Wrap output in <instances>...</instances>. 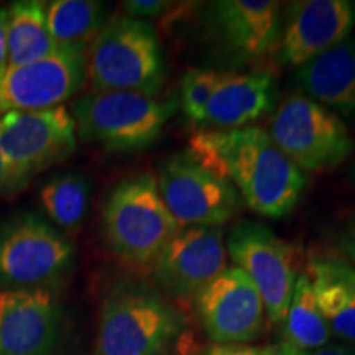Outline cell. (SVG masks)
<instances>
[{"mask_svg": "<svg viewBox=\"0 0 355 355\" xmlns=\"http://www.w3.org/2000/svg\"><path fill=\"white\" fill-rule=\"evenodd\" d=\"M188 152L230 181L252 211L270 219L291 214L308 181L260 127L201 130L191 137Z\"/></svg>", "mask_w": 355, "mask_h": 355, "instance_id": "cell-1", "label": "cell"}, {"mask_svg": "<svg viewBox=\"0 0 355 355\" xmlns=\"http://www.w3.org/2000/svg\"><path fill=\"white\" fill-rule=\"evenodd\" d=\"M184 324V314L158 288L122 279L102 300L96 355H165Z\"/></svg>", "mask_w": 355, "mask_h": 355, "instance_id": "cell-2", "label": "cell"}, {"mask_svg": "<svg viewBox=\"0 0 355 355\" xmlns=\"http://www.w3.org/2000/svg\"><path fill=\"white\" fill-rule=\"evenodd\" d=\"M166 63L150 21L117 15L107 20L87 50L92 91H121L157 97L165 86Z\"/></svg>", "mask_w": 355, "mask_h": 355, "instance_id": "cell-3", "label": "cell"}, {"mask_svg": "<svg viewBox=\"0 0 355 355\" xmlns=\"http://www.w3.org/2000/svg\"><path fill=\"white\" fill-rule=\"evenodd\" d=\"M102 227L112 254L135 268L153 266L181 229L159 196L152 173L127 178L110 191L102 209Z\"/></svg>", "mask_w": 355, "mask_h": 355, "instance_id": "cell-4", "label": "cell"}, {"mask_svg": "<svg viewBox=\"0 0 355 355\" xmlns=\"http://www.w3.org/2000/svg\"><path fill=\"white\" fill-rule=\"evenodd\" d=\"M176 101L121 91H91L71 105L78 139L105 152L133 153L152 146Z\"/></svg>", "mask_w": 355, "mask_h": 355, "instance_id": "cell-5", "label": "cell"}, {"mask_svg": "<svg viewBox=\"0 0 355 355\" xmlns=\"http://www.w3.org/2000/svg\"><path fill=\"white\" fill-rule=\"evenodd\" d=\"M74 265V247L50 220L19 212L0 222V285L55 290Z\"/></svg>", "mask_w": 355, "mask_h": 355, "instance_id": "cell-6", "label": "cell"}, {"mask_svg": "<svg viewBox=\"0 0 355 355\" xmlns=\"http://www.w3.org/2000/svg\"><path fill=\"white\" fill-rule=\"evenodd\" d=\"M266 133L303 173L334 170L355 150L343 119L300 92L279 104Z\"/></svg>", "mask_w": 355, "mask_h": 355, "instance_id": "cell-7", "label": "cell"}, {"mask_svg": "<svg viewBox=\"0 0 355 355\" xmlns=\"http://www.w3.org/2000/svg\"><path fill=\"white\" fill-rule=\"evenodd\" d=\"M155 178L159 196L180 227H220L242 209V198L234 184L189 152L165 159Z\"/></svg>", "mask_w": 355, "mask_h": 355, "instance_id": "cell-8", "label": "cell"}, {"mask_svg": "<svg viewBox=\"0 0 355 355\" xmlns=\"http://www.w3.org/2000/svg\"><path fill=\"white\" fill-rule=\"evenodd\" d=\"M76 122L64 105L0 115V150L21 189L76 152Z\"/></svg>", "mask_w": 355, "mask_h": 355, "instance_id": "cell-9", "label": "cell"}, {"mask_svg": "<svg viewBox=\"0 0 355 355\" xmlns=\"http://www.w3.org/2000/svg\"><path fill=\"white\" fill-rule=\"evenodd\" d=\"M225 248L259 290L270 321L283 324L296 285L293 248L257 220H241L230 229Z\"/></svg>", "mask_w": 355, "mask_h": 355, "instance_id": "cell-10", "label": "cell"}, {"mask_svg": "<svg viewBox=\"0 0 355 355\" xmlns=\"http://www.w3.org/2000/svg\"><path fill=\"white\" fill-rule=\"evenodd\" d=\"M198 316L214 344H248L265 331L259 290L237 266H227L194 298Z\"/></svg>", "mask_w": 355, "mask_h": 355, "instance_id": "cell-11", "label": "cell"}, {"mask_svg": "<svg viewBox=\"0 0 355 355\" xmlns=\"http://www.w3.org/2000/svg\"><path fill=\"white\" fill-rule=\"evenodd\" d=\"M87 81V51L58 50L7 71L0 84V115L60 107Z\"/></svg>", "mask_w": 355, "mask_h": 355, "instance_id": "cell-12", "label": "cell"}, {"mask_svg": "<svg viewBox=\"0 0 355 355\" xmlns=\"http://www.w3.org/2000/svg\"><path fill=\"white\" fill-rule=\"evenodd\" d=\"M227 268L220 227H181L153 263L157 285L171 298L194 300Z\"/></svg>", "mask_w": 355, "mask_h": 355, "instance_id": "cell-13", "label": "cell"}, {"mask_svg": "<svg viewBox=\"0 0 355 355\" xmlns=\"http://www.w3.org/2000/svg\"><path fill=\"white\" fill-rule=\"evenodd\" d=\"M355 26V2L301 0L290 3L278 40V63L301 68L350 37Z\"/></svg>", "mask_w": 355, "mask_h": 355, "instance_id": "cell-14", "label": "cell"}, {"mask_svg": "<svg viewBox=\"0 0 355 355\" xmlns=\"http://www.w3.org/2000/svg\"><path fill=\"white\" fill-rule=\"evenodd\" d=\"M60 327L55 290H0V355H51Z\"/></svg>", "mask_w": 355, "mask_h": 355, "instance_id": "cell-15", "label": "cell"}, {"mask_svg": "<svg viewBox=\"0 0 355 355\" xmlns=\"http://www.w3.org/2000/svg\"><path fill=\"white\" fill-rule=\"evenodd\" d=\"M207 26L229 58L252 61L268 55L279 40V3L272 0H219L207 8Z\"/></svg>", "mask_w": 355, "mask_h": 355, "instance_id": "cell-16", "label": "cell"}, {"mask_svg": "<svg viewBox=\"0 0 355 355\" xmlns=\"http://www.w3.org/2000/svg\"><path fill=\"white\" fill-rule=\"evenodd\" d=\"M275 102L277 81L273 74L219 71L214 92L199 123L212 130L248 127L272 112Z\"/></svg>", "mask_w": 355, "mask_h": 355, "instance_id": "cell-17", "label": "cell"}, {"mask_svg": "<svg viewBox=\"0 0 355 355\" xmlns=\"http://www.w3.org/2000/svg\"><path fill=\"white\" fill-rule=\"evenodd\" d=\"M295 84L337 117L355 121V37L350 35L331 50L298 68Z\"/></svg>", "mask_w": 355, "mask_h": 355, "instance_id": "cell-18", "label": "cell"}, {"mask_svg": "<svg viewBox=\"0 0 355 355\" xmlns=\"http://www.w3.org/2000/svg\"><path fill=\"white\" fill-rule=\"evenodd\" d=\"M309 279L331 334L355 345V266L339 259L316 257L309 261Z\"/></svg>", "mask_w": 355, "mask_h": 355, "instance_id": "cell-19", "label": "cell"}, {"mask_svg": "<svg viewBox=\"0 0 355 355\" xmlns=\"http://www.w3.org/2000/svg\"><path fill=\"white\" fill-rule=\"evenodd\" d=\"M8 69L19 68L58 51L46 21V2L19 0L7 7Z\"/></svg>", "mask_w": 355, "mask_h": 355, "instance_id": "cell-20", "label": "cell"}, {"mask_svg": "<svg viewBox=\"0 0 355 355\" xmlns=\"http://www.w3.org/2000/svg\"><path fill=\"white\" fill-rule=\"evenodd\" d=\"M46 21L58 50L87 51L107 24V6L94 0L46 2Z\"/></svg>", "mask_w": 355, "mask_h": 355, "instance_id": "cell-21", "label": "cell"}, {"mask_svg": "<svg viewBox=\"0 0 355 355\" xmlns=\"http://www.w3.org/2000/svg\"><path fill=\"white\" fill-rule=\"evenodd\" d=\"M92 186L78 171L53 175L40 189V204L53 224L66 232H76L87 217Z\"/></svg>", "mask_w": 355, "mask_h": 355, "instance_id": "cell-22", "label": "cell"}, {"mask_svg": "<svg viewBox=\"0 0 355 355\" xmlns=\"http://www.w3.org/2000/svg\"><path fill=\"white\" fill-rule=\"evenodd\" d=\"M285 343L303 352H313L331 344V329L319 309L308 275L296 278L285 321Z\"/></svg>", "mask_w": 355, "mask_h": 355, "instance_id": "cell-23", "label": "cell"}, {"mask_svg": "<svg viewBox=\"0 0 355 355\" xmlns=\"http://www.w3.org/2000/svg\"><path fill=\"white\" fill-rule=\"evenodd\" d=\"M217 79H219V71L216 69L193 68L186 71L181 81V104H183V112L191 121L201 122Z\"/></svg>", "mask_w": 355, "mask_h": 355, "instance_id": "cell-24", "label": "cell"}, {"mask_svg": "<svg viewBox=\"0 0 355 355\" xmlns=\"http://www.w3.org/2000/svg\"><path fill=\"white\" fill-rule=\"evenodd\" d=\"M170 6L171 3L159 2V0H128V2L122 3L125 15L145 21L162 17Z\"/></svg>", "mask_w": 355, "mask_h": 355, "instance_id": "cell-25", "label": "cell"}, {"mask_svg": "<svg viewBox=\"0 0 355 355\" xmlns=\"http://www.w3.org/2000/svg\"><path fill=\"white\" fill-rule=\"evenodd\" d=\"M204 355H279L278 347L248 344H212Z\"/></svg>", "mask_w": 355, "mask_h": 355, "instance_id": "cell-26", "label": "cell"}, {"mask_svg": "<svg viewBox=\"0 0 355 355\" xmlns=\"http://www.w3.org/2000/svg\"><path fill=\"white\" fill-rule=\"evenodd\" d=\"M8 71L7 51V7H0V84L6 79Z\"/></svg>", "mask_w": 355, "mask_h": 355, "instance_id": "cell-27", "label": "cell"}, {"mask_svg": "<svg viewBox=\"0 0 355 355\" xmlns=\"http://www.w3.org/2000/svg\"><path fill=\"white\" fill-rule=\"evenodd\" d=\"M21 188L15 181V178L10 173L6 158H3L2 150H0V196H12L17 194Z\"/></svg>", "mask_w": 355, "mask_h": 355, "instance_id": "cell-28", "label": "cell"}, {"mask_svg": "<svg viewBox=\"0 0 355 355\" xmlns=\"http://www.w3.org/2000/svg\"><path fill=\"white\" fill-rule=\"evenodd\" d=\"M306 355H355V345L344 343H332L324 345V347L318 350H313V352H306Z\"/></svg>", "mask_w": 355, "mask_h": 355, "instance_id": "cell-29", "label": "cell"}, {"mask_svg": "<svg viewBox=\"0 0 355 355\" xmlns=\"http://www.w3.org/2000/svg\"><path fill=\"white\" fill-rule=\"evenodd\" d=\"M340 248L355 263V220L344 230L343 237H340Z\"/></svg>", "mask_w": 355, "mask_h": 355, "instance_id": "cell-30", "label": "cell"}, {"mask_svg": "<svg viewBox=\"0 0 355 355\" xmlns=\"http://www.w3.org/2000/svg\"><path fill=\"white\" fill-rule=\"evenodd\" d=\"M278 350H279V355H306V352H303V350L296 349L295 345L288 344L285 340L278 345Z\"/></svg>", "mask_w": 355, "mask_h": 355, "instance_id": "cell-31", "label": "cell"}, {"mask_svg": "<svg viewBox=\"0 0 355 355\" xmlns=\"http://www.w3.org/2000/svg\"><path fill=\"white\" fill-rule=\"evenodd\" d=\"M350 178H352V181L355 183V159H354L352 166H350Z\"/></svg>", "mask_w": 355, "mask_h": 355, "instance_id": "cell-32", "label": "cell"}]
</instances>
